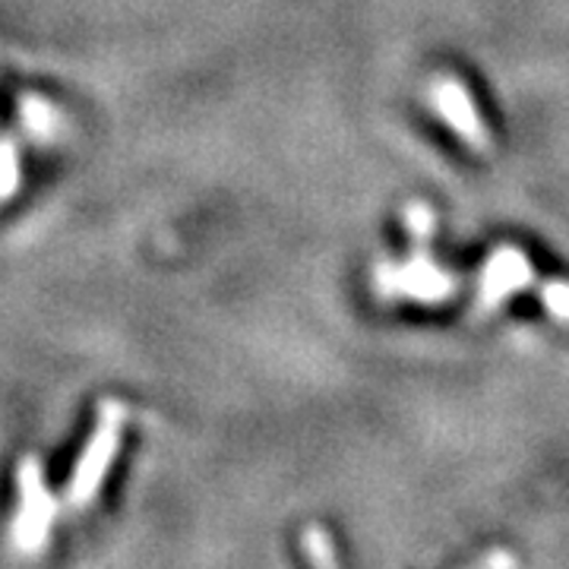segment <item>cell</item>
I'll list each match as a JSON object with an SVG mask.
<instances>
[{"instance_id":"obj_8","label":"cell","mask_w":569,"mask_h":569,"mask_svg":"<svg viewBox=\"0 0 569 569\" xmlns=\"http://www.w3.org/2000/svg\"><path fill=\"white\" fill-rule=\"evenodd\" d=\"M541 305L548 307V313L560 323H569V282H545L541 284Z\"/></svg>"},{"instance_id":"obj_2","label":"cell","mask_w":569,"mask_h":569,"mask_svg":"<svg viewBox=\"0 0 569 569\" xmlns=\"http://www.w3.org/2000/svg\"><path fill=\"white\" fill-rule=\"evenodd\" d=\"M377 295L383 298H411L421 305H437L452 295L456 279L427 253H415L406 263H380L373 272Z\"/></svg>"},{"instance_id":"obj_10","label":"cell","mask_w":569,"mask_h":569,"mask_svg":"<svg viewBox=\"0 0 569 569\" xmlns=\"http://www.w3.org/2000/svg\"><path fill=\"white\" fill-rule=\"evenodd\" d=\"M488 563H516V560L512 557H490Z\"/></svg>"},{"instance_id":"obj_9","label":"cell","mask_w":569,"mask_h":569,"mask_svg":"<svg viewBox=\"0 0 569 569\" xmlns=\"http://www.w3.org/2000/svg\"><path fill=\"white\" fill-rule=\"evenodd\" d=\"M406 228L418 238V241H425V238H430L433 234V224H437V216H433V209L425 203H411L406 209Z\"/></svg>"},{"instance_id":"obj_5","label":"cell","mask_w":569,"mask_h":569,"mask_svg":"<svg viewBox=\"0 0 569 569\" xmlns=\"http://www.w3.org/2000/svg\"><path fill=\"white\" fill-rule=\"evenodd\" d=\"M535 284V266L519 247H500L493 250L481 272V284H478V307L493 310L507 298L519 295Z\"/></svg>"},{"instance_id":"obj_6","label":"cell","mask_w":569,"mask_h":569,"mask_svg":"<svg viewBox=\"0 0 569 569\" xmlns=\"http://www.w3.org/2000/svg\"><path fill=\"white\" fill-rule=\"evenodd\" d=\"M20 187V149L10 140H0V206Z\"/></svg>"},{"instance_id":"obj_7","label":"cell","mask_w":569,"mask_h":569,"mask_svg":"<svg viewBox=\"0 0 569 569\" xmlns=\"http://www.w3.org/2000/svg\"><path fill=\"white\" fill-rule=\"evenodd\" d=\"M305 553L310 563H317V567H336V550H332V538L326 535L320 526H313V529L305 531Z\"/></svg>"},{"instance_id":"obj_3","label":"cell","mask_w":569,"mask_h":569,"mask_svg":"<svg viewBox=\"0 0 569 569\" xmlns=\"http://www.w3.org/2000/svg\"><path fill=\"white\" fill-rule=\"evenodd\" d=\"M17 488H20V507L13 522V541L26 553H39L48 541L51 519H54V500L44 488L41 462L36 456H26L17 471Z\"/></svg>"},{"instance_id":"obj_1","label":"cell","mask_w":569,"mask_h":569,"mask_svg":"<svg viewBox=\"0 0 569 569\" xmlns=\"http://www.w3.org/2000/svg\"><path fill=\"white\" fill-rule=\"evenodd\" d=\"M123 425H127V408L118 399H102L96 430L89 433L80 459L73 466V475L67 481V490H63V503L70 509L89 507L96 500V493L102 490L104 478H108V471L118 459V449H121Z\"/></svg>"},{"instance_id":"obj_4","label":"cell","mask_w":569,"mask_h":569,"mask_svg":"<svg viewBox=\"0 0 569 569\" xmlns=\"http://www.w3.org/2000/svg\"><path fill=\"white\" fill-rule=\"evenodd\" d=\"M430 102L437 108V114L443 118L449 130L466 142L475 152H490V130L485 118L478 114V108L471 102L468 89L452 77H440L430 82Z\"/></svg>"}]
</instances>
